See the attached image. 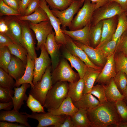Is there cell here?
Here are the masks:
<instances>
[{
  "mask_svg": "<svg viewBox=\"0 0 127 127\" xmlns=\"http://www.w3.org/2000/svg\"><path fill=\"white\" fill-rule=\"evenodd\" d=\"M84 1L79 0H74L66 9L60 11L52 8L51 10L53 14L60 20L62 26L61 29L65 28L70 25L74 15L78 12Z\"/></svg>",
  "mask_w": 127,
  "mask_h": 127,
  "instance_id": "obj_7",
  "label": "cell"
},
{
  "mask_svg": "<svg viewBox=\"0 0 127 127\" xmlns=\"http://www.w3.org/2000/svg\"><path fill=\"white\" fill-rule=\"evenodd\" d=\"M85 0H83L84 1ZM91 2L95 4V10L104 5L108 2V0H90Z\"/></svg>",
  "mask_w": 127,
  "mask_h": 127,
  "instance_id": "obj_56",
  "label": "cell"
},
{
  "mask_svg": "<svg viewBox=\"0 0 127 127\" xmlns=\"http://www.w3.org/2000/svg\"><path fill=\"white\" fill-rule=\"evenodd\" d=\"M124 12L127 20V11Z\"/></svg>",
  "mask_w": 127,
  "mask_h": 127,
  "instance_id": "obj_59",
  "label": "cell"
},
{
  "mask_svg": "<svg viewBox=\"0 0 127 127\" xmlns=\"http://www.w3.org/2000/svg\"><path fill=\"white\" fill-rule=\"evenodd\" d=\"M73 103L78 109L81 108L87 111L95 108L100 104L98 99L90 93L83 94L79 100Z\"/></svg>",
  "mask_w": 127,
  "mask_h": 127,
  "instance_id": "obj_26",
  "label": "cell"
},
{
  "mask_svg": "<svg viewBox=\"0 0 127 127\" xmlns=\"http://www.w3.org/2000/svg\"><path fill=\"white\" fill-rule=\"evenodd\" d=\"M28 118L37 120L38 123L37 127H46L53 126L54 127H59L64 121L66 115H55L49 112L41 113L32 112L29 114L26 112H23Z\"/></svg>",
  "mask_w": 127,
  "mask_h": 127,
  "instance_id": "obj_8",
  "label": "cell"
},
{
  "mask_svg": "<svg viewBox=\"0 0 127 127\" xmlns=\"http://www.w3.org/2000/svg\"><path fill=\"white\" fill-rule=\"evenodd\" d=\"M51 66L48 67L41 80L34 84L29 94L31 95L43 106L47 93L53 85L51 77Z\"/></svg>",
  "mask_w": 127,
  "mask_h": 127,
  "instance_id": "obj_3",
  "label": "cell"
},
{
  "mask_svg": "<svg viewBox=\"0 0 127 127\" xmlns=\"http://www.w3.org/2000/svg\"><path fill=\"white\" fill-rule=\"evenodd\" d=\"M8 30L5 34L12 40L14 43L23 47L22 40V29L20 23L16 18H7Z\"/></svg>",
  "mask_w": 127,
  "mask_h": 127,
  "instance_id": "obj_20",
  "label": "cell"
},
{
  "mask_svg": "<svg viewBox=\"0 0 127 127\" xmlns=\"http://www.w3.org/2000/svg\"><path fill=\"white\" fill-rule=\"evenodd\" d=\"M2 0L7 5L13 9L19 12V4L21 0Z\"/></svg>",
  "mask_w": 127,
  "mask_h": 127,
  "instance_id": "obj_49",
  "label": "cell"
},
{
  "mask_svg": "<svg viewBox=\"0 0 127 127\" xmlns=\"http://www.w3.org/2000/svg\"><path fill=\"white\" fill-rule=\"evenodd\" d=\"M74 0H45L52 8L63 11L67 8Z\"/></svg>",
  "mask_w": 127,
  "mask_h": 127,
  "instance_id": "obj_41",
  "label": "cell"
},
{
  "mask_svg": "<svg viewBox=\"0 0 127 127\" xmlns=\"http://www.w3.org/2000/svg\"><path fill=\"white\" fill-rule=\"evenodd\" d=\"M0 15L14 16H21V13L6 4L2 0H0Z\"/></svg>",
  "mask_w": 127,
  "mask_h": 127,
  "instance_id": "obj_43",
  "label": "cell"
},
{
  "mask_svg": "<svg viewBox=\"0 0 127 127\" xmlns=\"http://www.w3.org/2000/svg\"><path fill=\"white\" fill-rule=\"evenodd\" d=\"M71 116L74 127H91V123L87 116V111L78 108L77 112Z\"/></svg>",
  "mask_w": 127,
  "mask_h": 127,
  "instance_id": "obj_32",
  "label": "cell"
},
{
  "mask_svg": "<svg viewBox=\"0 0 127 127\" xmlns=\"http://www.w3.org/2000/svg\"><path fill=\"white\" fill-rule=\"evenodd\" d=\"M59 127H74L71 116L66 115L63 122L60 125Z\"/></svg>",
  "mask_w": 127,
  "mask_h": 127,
  "instance_id": "obj_51",
  "label": "cell"
},
{
  "mask_svg": "<svg viewBox=\"0 0 127 127\" xmlns=\"http://www.w3.org/2000/svg\"><path fill=\"white\" fill-rule=\"evenodd\" d=\"M12 54L7 46L0 48V67L8 73V67Z\"/></svg>",
  "mask_w": 127,
  "mask_h": 127,
  "instance_id": "obj_36",
  "label": "cell"
},
{
  "mask_svg": "<svg viewBox=\"0 0 127 127\" xmlns=\"http://www.w3.org/2000/svg\"><path fill=\"white\" fill-rule=\"evenodd\" d=\"M108 2H115L118 4L124 12L127 11V0H108Z\"/></svg>",
  "mask_w": 127,
  "mask_h": 127,
  "instance_id": "obj_55",
  "label": "cell"
},
{
  "mask_svg": "<svg viewBox=\"0 0 127 127\" xmlns=\"http://www.w3.org/2000/svg\"></svg>",
  "mask_w": 127,
  "mask_h": 127,
  "instance_id": "obj_61",
  "label": "cell"
},
{
  "mask_svg": "<svg viewBox=\"0 0 127 127\" xmlns=\"http://www.w3.org/2000/svg\"><path fill=\"white\" fill-rule=\"evenodd\" d=\"M101 70L95 69L86 66L84 75L83 78L84 84L83 94L90 93Z\"/></svg>",
  "mask_w": 127,
  "mask_h": 127,
  "instance_id": "obj_27",
  "label": "cell"
},
{
  "mask_svg": "<svg viewBox=\"0 0 127 127\" xmlns=\"http://www.w3.org/2000/svg\"><path fill=\"white\" fill-rule=\"evenodd\" d=\"M27 116L23 112L13 109L10 111H1L0 112V120L16 122L24 125L26 127H31L28 123Z\"/></svg>",
  "mask_w": 127,
  "mask_h": 127,
  "instance_id": "obj_18",
  "label": "cell"
},
{
  "mask_svg": "<svg viewBox=\"0 0 127 127\" xmlns=\"http://www.w3.org/2000/svg\"><path fill=\"white\" fill-rule=\"evenodd\" d=\"M126 56L127 57V53L126 54H125Z\"/></svg>",
  "mask_w": 127,
  "mask_h": 127,
  "instance_id": "obj_60",
  "label": "cell"
},
{
  "mask_svg": "<svg viewBox=\"0 0 127 127\" xmlns=\"http://www.w3.org/2000/svg\"><path fill=\"white\" fill-rule=\"evenodd\" d=\"M117 42L112 39L99 48L100 49L105 56L107 57L115 52Z\"/></svg>",
  "mask_w": 127,
  "mask_h": 127,
  "instance_id": "obj_44",
  "label": "cell"
},
{
  "mask_svg": "<svg viewBox=\"0 0 127 127\" xmlns=\"http://www.w3.org/2000/svg\"><path fill=\"white\" fill-rule=\"evenodd\" d=\"M66 60L63 59L60 60L56 67L51 71L53 84L61 81L73 83L80 79L78 73L72 69Z\"/></svg>",
  "mask_w": 127,
  "mask_h": 127,
  "instance_id": "obj_4",
  "label": "cell"
},
{
  "mask_svg": "<svg viewBox=\"0 0 127 127\" xmlns=\"http://www.w3.org/2000/svg\"><path fill=\"white\" fill-rule=\"evenodd\" d=\"M62 51L63 57L68 60L71 63V67L76 70L80 78L83 79L85 73L86 65L79 57L70 53L64 46Z\"/></svg>",
  "mask_w": 127,
  "mask_h": 127,
  "instance_id": "obj_25",
  "label": "cell"
},
{
  "mask_svg": "<svg viewBox=\"0 0 127 127\" xmlns=\"http://www.w3.org/2000/svg\"><path fill=\"white\" fill-rule=\"evenodd\" d=\"M106 86L102 84H98L94 86L90 93L96 97L100 104L107 102L105 95Z\"/></svg>",
  "mask_w": 127,
  "mask_h": 127,
  "instance_id": "obj_38",
  "label": "cell"
},
{
  "mask_svg": "<svg viewBox=\"0 0 127 127\" xmlns=\"http://www.w3.org/2000/svg\"><path fill=\"white\" fill-rule=\"evenodd\" d=\"M123 100H118L114 103L117 112L120 119L124 122H127V105Z\"/></svg>",
  "mask_w": 127,
  "mask_h": 127,
  "instance_id": "obj_42",
  "label": "cell"
},
{
  "mask_svg": "<svg viewBox=\"0 0 127 127\" xmlns=\"http://www.w3.org/2000/svg\"><path fill=\"white\" fill-rule=\"evenodd\" d=\"M91 26L90 22L81 29L68 31L63 28L62 30L64 34L69 36L73 41H77L84 45L90 46L89 34Z\"/></svg>",
  "mask_w": 127,
  "mask_h": 127,
  "instance_id": "obj_19",
  "label": "cell"
},
{
  "mask_svg": "<svg viewBox=\"0 0 127 127\" xmlns=\"http://www.w3.org/2000/svg\"><path fill=\"white\" fill-rule=\"evenodd\" d=\"M27 56V62L24 73L19 79L16 81L15 87H19L21 85L25 83L30 84L31 88L34 87L33 81L34 74L35 60H32L28 54Z\"/></svg>",
  "mask_w": 127,
  "mask_h": 127,
  "instance_id": "obj_24",
  "label": "cell"
},
{
  "mask_svg": "<svg viewBox=\"0 0 127 127\" xmlns=\"http://www.w3.org/2000/svg\"><path fill=\"white\" fill-rule=\"evenodd\" d=\"M22 29V40L23 47L27 50L32 60L37 57L34 38L28 24L21 22Z\"/></svg>",
  "mask_w": 127,
  "mask_h": 127,
  "instance_id": "obj_15",
  "label": "cell"
},
{
  "mask_svg": "<svg viewBox=\"0 0 127 127\" xmlns=\"http://www.w3.org/2000/svg\"><path fill=\"white\" fill-rule=\"evenodd\" d=\"M117 127H127V122H119L116 125Z\"/></svg>",
  "mask_w": 127,
  "mask_h": 127,
  "instance_id": "obj_57",
  "label": "cell"
},
{
  "mask_svg": "<svg viewBox=\"0 0 127 127\" xmlns=\"http://www.w3.org/2000/svg\"><path fill=\"white\" fill-rule=\"evenodd\" d=\"M74 43L86 53L90 61L96 66L103 68L107 60V57L99 48H94L84 45L77 41Z\"/></svg>",
  "mask_w": 127,
  "mask_h": 127,
  "instance_id": "obj_13",
  "label": "cell"
},
{
  "mask_svg": "<svg viewBox=\"0 0 127 127\" xmlns=\"http://www.w3.org/2000/svg\"><path fill=\"white\" fill-rule=\"evenodd\" d=\"M0 127H26L25 125L20 124L13 123L4 121L0 122Z\"/></svg>",
  "mask_w": 127,
  "mask_h": 127,
  "instance_id": "obj_54",
  "label": "cell"
},
{
  "mask_svg": "<svg viewBox=\"0 0 127 127\" xmlns=\"http://www.w3.org/2000/svg\"><path fill=\"white\" fill-rule=\"evenodd\" d=\"M28 25L29 28L35 34L37 40L36 49L38 51L40 49L41 45L45 43L48 36L52 31L53 27L49 20L37 24L30 22Z\"/></svg>",
  "mask_w": 127,
  "mask_h": 127,
  "instance_id": "obj_11",
  "label": "cell"
},
{
  "mask_svg": "<svg viewBox=\"0 0 127 127\" xmlns=\"http://www.w3.org/2000/svg\"><path fill=\"white\" fill-rule=\"evenodd\" d=\"M68 83L64 81L53 84L47 93L44 107L47 109L58 108L67 96Z\"/></svg>",
  "mask_w": 127,
  "mask_h": 127,
  "instance_id": "obj_2",
  "label": "cell"
},
{
  "mask_svg": "<svg viewBox=\"0 0 127 127\" xmlns=\"http://www.w3.org/2000/svg\"><path fill=\"white\" fill-rule=\"evenodd\" d=\"M83 3L68 27L70 31L82 29L91 21L95 10V4L90 0H85Z\"/></svg>",
  "mask_w": 127,
  "mask_h": 127,
  "instance_id": "obj_5",
  "label": "cell"
},
{
  "mask_svg": "<svg viewBox=\"0 0 127 127\" xmlns=\"http://www.w3.org/2000/svg\"><path fill=\"white\" fill-rule=\"evenodd\" d=\"M103 24V20L94 25H91L89 36L90 46L95 48L101 40Z\"/></svg>",
  "mask_w": 127,
  "mask_h": 127,
  "instance_id": "obj_31",
  "label": "cell"
},
{
  "mask_svg": "<svg viewBox=\"0 0 127 127\" xmlns=\"http://www.w3.org/2000/svg\"><path fill=\"white\" fill-rule=\"evenodd\" d=\"M12 55L18 58L25 63L27 64V55L28 54L26 49L22 46L14 43L7 46Z\"/></svg>",
  "mask_w": 127,
  "mask_h": 127,
  "instance_id": "obj_34",
  "label": "cell"
},
{
  "mask_svg": "<svg viewBox=\"0 0 127 127\" xmlns=\"http://www.w3.org/2000/svg\"><path fill=\"white\" fill-rule=\"evenodd\" d=\"M16 17L19 21H28L35 24L49 20L45 11L40 6L34 12L30 15L26 16H16Z\"/></svg>",
  "mask_w": 127,
  "mask_h": 127,
  "instance_id": "obj_29",
  "label": "cell"
},
{
  "mask_svg": "<svg viewBox=\"0 0 127 127\" xmlns=\"http://www.w3.org/2000/svg\"><path fill=\"white\" fill-rule=\"evenodd\" d=\"M14 43L12 39L5 33L0 32V48Z\"/></svg>",
  "mask_w": 127,
  "mask_h": 127,
  "instance_id": "obj_48",
  "label": "cell"
},
{
  "mask_svg": "<svg viewBox=\"0 0 127 127\" xmlns=\"http://www.w3.org/2000/svg\"><path fill=\"white\" fill-rule=\"evenodd\" d=\"M116 73L121 71L124 72L127 76V57L122 52H116L114 55Z\"/></svg>",
  "mask_w": 127,
  "mask_h": 127,
  "instance_id": "obj_33",
  "label": "cell"
},
{
  "mask_svg": "<svg viewBox=\"0 0 127 127\" xmlns=\"http://www.w3.org/2000/svg\"><path fill=\"white\" fill-rule=\"evenodd\" d=\"M14 93V90L0 86V102H7L12 101V98Z\"/></svg>",
  "mask_w": 127,
  "mask_h": 127,
  "instance_id": "obj_46",
  "label": "cell"
},
{
  "mask_svg": "<svg viewBox=\"0 0 127 127\" xmlns=\"http://www.w3.org/2000/svg\"><path fill=\"white\" fill-rule=\"evenodd\" d=\"M26 101L27 106L32 112L38 113L45 112L43 106L31 95L29 94L28 98Z\"/></svg>",
  "mask_w": 127,
  "mask_h": 127,
  "instance_id": "obj_40",
  "label": "cell"
},
{
  "mask_svg": "<svg viewBox=\"0 0 127 127\" xmlns=\"http://www.w3.org/2000/svg\"><path fill=\"white\" fill-rule=\"evenodd\" d=\"M78 110V109L75 106L71 99L68 96L58 108L47 110L48 112L53 115L70 116L75 114Z\"/></svg>",
  "mask_w": 127,
  "mask_h": 127,
  "instance_id": "obj_22",
  "label": "cell"
},
{
  "mask_svg": "<svg viewBox=\"0 0 127 127\" xmlns=\"http://www.w3.org/2000/svg\"><path fill=\"white\" fill-rule=\"evenodd\" d=\"M84 82L83 79L73 83L69 82L67 96L71 99L73 103L78 101L83 94Z\"/></svg>",
  "mask_w": 127,
  "mask_h": 127,
  "instance_id": "obj_28",
  "label": "cell"
},
{
  "mask_svg": "<svg viewBox=\"0 0 127 127\" xmlns=\"http://www.w3.org/2000/svg\"><path fill=\"white\" fill-rule=\"evenodd\" d=\"M113 79L119 90L123 94L127 86V76L126 74L123 72H118Z\"/></svg>",
  "mask_w": 127,
  "mask_h": 127,
  "instance_id": "obj_39",
  "label": "cell"
},
{
  "mask_svg": "<svg viewBox=\"0 0 127 127\" xmlns=\"http://www.w3.org/2000/svg\"><path fill=\"white\" fill-rule=\"evenodd\" d=\"M32 0H21L19 5V11L22 16H23L24 12L28 5Z\"/></svg>",
  "mask_w": 127,
  "mask_h": 127,
  "instance_id": "obj_50",
  "label": "cell"
},
{
  "mask_svg": "<svg viewBox=\"0 0 127 127\" xmlns=\"http://www.w3.org/2000/svg\"><path fill=\"white\" fill-rule=\"evenodd\" d=\"M105 95L107 100L115 103L120 100L124 99L123 95L120 92L112 79L106 86Z\"/></svg>",
  "mask_w": 127,
  "mask_h": 127,
  "instance_id": "obj_30",
  "label": "cell"
},
{
  "mask_svg": "<svg viewBox=\"0 0 127 127\" xmlns=\"http://www.w3.org/2000/svg\"><path fill=\"white\" fill-rule=\"evenodd\" d=\"M40 49L41 51L39 56L34 59V74L33 81L34 85L41 80L46 69L51 64V59L44 44L41 45Z\"/></svg>",
  "mask_w": 127,
  "mask_h": 127,
  "instance_id": "obj_9",
  "label": "cell"
},
{
  "mask_svg": "<svg viewBox=\"0 0 127 127\" xmlns=\"http://www.w3.org/2000/svg\"><path fill=\"white\" fill-rule=\"evenodd\" d=\"M116 52H127V29L123 33L117 42Z\"/></svg>",
  "mask_w": 127,
  "mask_h": 127,
  "instance_id": "obj_45",
  "label": "cell"
},
{
  "mask_svg": "<svg viewBox=\"0 0 127 127\" xmlns=\"http://www.w3.org/2000/svg\"><path fill=\"white\" fill-rule=\"evenodd\" d=\"M55 32L52 31L48 36L44 44L45 48L50 56L51 61L52 71L56 67L60 61V49L62 46L56 42Z\"/></svg>",
  "mask_w": 127,
  "mask_h": 127,
  "instance_id": "obj_12",
  "label": "cell"
},
{
  "mask_svg": "<svg viewBox=\"0 0 127 127\" xmlns=\"http://www.w3.org/2000/svg\"><path fill=\"white\" fill-rule=\"evenodd\" d=\"M118 15L103 20V24L100 42L95 48H99L112 40L116 28Z\"/></svg>",
  "mask_w": 127,
  "mask_h": 127,
  "instance_id": "obj_17",
  "label": "cell"
},
{
  "mask_svg": "<svg viewBox=\"0 0 127 127\" xmlns=\"http://www.w3.org/2000/svg\"><path fill=\"white\" fill-rule=\"evenodd\" d=\"M65 35L66 44L64 46L70 53L80 58L87 66L97 70H102V68L96 66L90 61L84 51L77 46L71 38L67 35Z\"/></svg>",
  "mask_w": 127,
  "mask_h": 127,
  "instance_id": "obj_16",
  "label": "cell"
},
{
  "mask_svg": "<svg viewBox=\"0 0 127 127\" xmlns=\"http://www.w3.org/2000/svg\"><path fill=\"white\" fill-rule=\"evenodd\" d=\"M7 18H0V32L5 33L8 30Z\"/></svg>",
  "mask_w": 127,
  "mask_h": 127,
  "instance_id": "obj_52",
  "label": "cell"
},
{
  "mask_svg": "<svg viewBox=\"0 0 127 127\" xmlns=\"http://www.w3.org/2000/svg\"><path fill=\"white\" fill-rule=\"evenodd\" d=\"M40 6L45 12L55 33V38L56 43L64 46L66 44L65 34L62 32L60 27L61 23L59 19L52 13L45 0H40Z\"/></svg>",
  "mask_w": 127,
  "mask_h": 127,
  "instance_id": "obj_10",
  "label": "cell"
},
{
  "mask_svg": "<svg viewBox=\"0 0 127 127\" xmlns=\"http://www.w3.org/2000/svg\"></svg>",
  "mask_w": 127,
  "mask_h": 127,
  "instance_id": "obj_62",
  "label": "cell"
},
{
  "mask_svg": "<svg viewBox=\"0 0 127 127\" xmlns=\"http://www.w3.org/2000/svg\"><path fill=\"white\" fill-rule=\"evenodd\" d=\"M40 1L32 0L26 9L23 16H28L34 12L40 7Z\"/></svg>",
  "mask_w": 127,
  "mask_h": 127,
  "instance_id": "obj_47",
  "label": "cell"
},
{
  "mask_svg": "<svg viewBox=\"0 0 127 127\" xmlns=\"http://www.w3.org/2000/svg\"><path fill=\"white\" fill-rule=\"evenodd\" d=\"M9 74L0 67V86L12 89L15 87L16 81Z\"/></svg>",
  "mask_w": 127,
  "mask_h": 127,
  "instance_id": "obj_37",
  "label": "cell"
},
{
  "mask_svg": "<svg viewBox=\"0 0 127 127\" xmlns=\"http://www.w3.org/2000/svg\"><path fill=\"white\" fill-rule=\"evenodd\" d=\"M31 86L29 84L25 83L22 84L20 87H14V95L12 98L13 104V109L19 111L21 106L24 104V101L27 100L28 96L26 94V91Z\"/></svg>",
  "mask_w": 127,
  "mask_h": 127,
  "instance_id": "obj_23",
  "label": "cell"
},
{
  "mask_svg": "<svg viewBox=\"0 0 127 127\" xmlns=\"http://www.w3.org/2000/svg\"><path fill=\"white\" fill-rule=\"evenodd\" d=\"M127 29V20L124 12L118 15L117 25L112 40L117 42Z\"/></svg>",
  "mask_w": 127,
  "mask_h": 127,
  "instance_id": "obj_35",
  "label": "cell"
},
{
  "mask_svg": "<svg viewBox=\"0 0 127 127\" xmlns=\"http://www.w3.org/2000/svg\"><path fill=\"white\" fill-rule=\"evenodd\" d=\"M91 127H107L121 121L114 103L107 101L87 111Z\"/></svg>",
  "mask_w": 127,
  "mask_h": 127,
  "instance_id": "obj_1",
  "label": "cell"
},
{
  "mask_svg": "<svg viewBox=\"0 0 127 127\" xmlns=\"http://www.w3.org/2000/svg\"><path fill=\"white\" fill-rule=\"evenodd\" d=\"M13 107V104L12 101L7 102L0 103V110L10 111Z\"/></svg>",
  "mask_w": 127,
  "mask_h": 127,
  "instance_id": "obj_53",
  "label": "cell"
},
{
  "mask_svg": "<svg viewBox=\"0 0 127 127\" xmlns=\"http://www.w3.org/2000/svg\"><path fill=\"white\" fill-rule=\"evenodd\" d=\"M124 12L118 3L108 2L94 11L90 21L91 25H95L100 21L119 15Z\"/></svg>",
  "mask_w": 127,
  "mask_h": 127,
  "instance_id": "obj_6",
  "label": "cell"
},
{
  "mask_svg": "<svg viewBox=\"0 0 127 127\" xmlns=\"http://www.w3.org/2000/svg\"><path fill=\"white\" fill-rule=\"evenodd\" d=\"M115 52L107 57V62L98 76L96 83L108 84L115 76L116 73L114 59Z\"/></svg>",
  "mask_w": 127,
  "mask_h": 127,
  "instance_id": "obj_14",
  "label": "cell"
},
{
  "mask_svg": "<svg viewBox=\"0 0 127 127\" xmlns=\"http://www.w3.org/2000/svg\"><path fill=\"white\" fill-rule=\"evenodd\" d=\"M123 95L124 97V99L127 100V86Z\"/></svg>",
  "mask_w": 127,
  "mask_h": 127,
  "instance_id": "obj_58",
  "label": "cell"
},
{
  "mask_svg": "<svg viewBox=\"0 0 127 127\" xmlns=\"http://www.w3.org/2000/svg\"><path fill=\"white\" fill-rule=\"evenodd\" d=\"M26 64L18 58L12 55L11 60L8 66V73L16 81L23 75Z\"/></svg>",
  "mask_w": 127,
  "mask_h": 127,
  "instance_id": "obj_21",
  "label": "cell"
}]
</instances>
